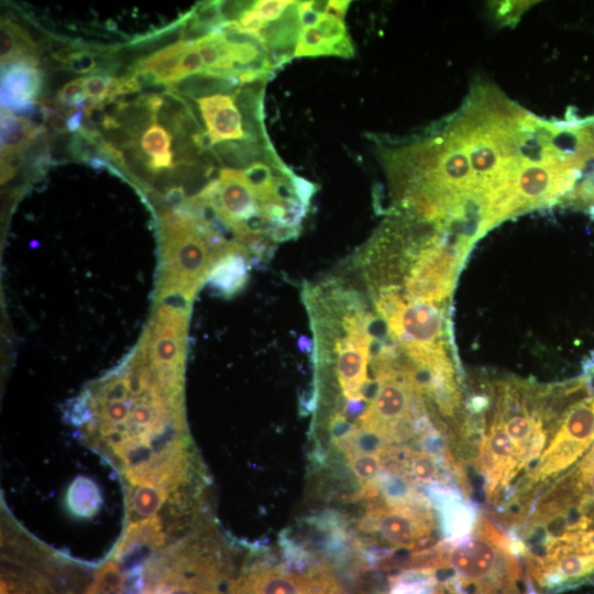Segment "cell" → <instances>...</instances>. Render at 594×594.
Listing matches in <instances>:
<instances>
[{"instance_id": "obj_1", "label": "cell", "mask_w": 594, "mask_h": 594, "mask_svg": "<svg viewBox=\"0 0 594 594\" xmlns=\"http://www.w3.org/2000/svg\"><path fill=\"white\" fill-rule=\"evenodd\" d=\"M142 570V594H224L228 565L217 554L189 544L162 549Z\"/></svg>"}, {"instance_id": "obj_2", "label": "cell", "mask_w": 594, "mask_h": 594, "mask_svg": "<svg viewBox=\"0 0 594 594\" xmlns=\"http://www.w3.org/2000/svg\"><path fill=\"white\" fill-rule=\"evenodd\" d=\"M355 527L365 540L393 550H414L433 540L436 521L426 501H365Z\"/></svg>"}, {"instance_id": "obj_3", "label": "cell", "mask_w": 594, "mask_h": 594, "mask_svg": "<svg viewBox=\"0 0 594 594\" xmlns=\"http://www.w3.org/2000/svg\"><path fill=\"white\" fill-rule=\"evenodd\" d=\"M594 442V396L587 397L564 415L560 426L543 450L531 474L521 485V493L560 474Z\"/></svg>"}, {"instance_id": "obj_4", "label": "cell", "mask_w": 594, "mask_h": 594, "mask_svg": "<svg viewBox=\"0 0 594 594\" xmlns=\"http://www.w3.org/2000/svg\"><path fill=\"white\" fill-rule=\"evenodd\" d=\"M229 594H342V590L323 564L299 572L279 565L255 564L230 582Z\"/></svg>"}, {"instance_id": "obj_5", "label": "cell", "mask_w": 594, "mask_h": 594, "mask_svg": "<svg viewBox=\"0 0 594 594\" xmlns=\"http://www.w3.org/2000/svg\"><path fill=\"white\" fill-rule=\"evenodd\" d=\"M354 56V47L343 20L320 13L314 24L301 28L296 57Z\"/></svg>"}, {"instance_id": "obj_6", "label": "cell", "mask_w": 594, "mask_h": 594, "mask_svg": "<svg viewBox=\"0 0 594 594\" xmlns=\"http://www.w3.org/2000/svg\"><path fill=\"white\" fill-rule=\"evenodd\" d=\"M431 497L439 512L440 527L447 544H458L469 539L476 527L474 506L457 491L446 486L430 487Z\"/></svg>"}, {"instance_id": "obj_7", "label": "cell", "mask_w": 594, "mask_h": 594, "mask_svg": "<svg viewBox=\"0 0 594 594\" xmlns=\"http://www.w3.org/2000/svg\"><path fill=\"white\" fill-rule=\"evenodd\" d=\"M42 85L37 66L21 62L1 68V106L18 112L34 111Z\"/></svg>"}, {"instance_id": "obj_8", "label": "cell", "mask_w": 594, "mask_h": 594, "mask_svg": "<svg viewBox=\"0 0 594 594\" xmlns=\"http://www.w3.org/2000/svg\"><path fill=\"white\" fill-rule=\"evenodd\" d=\"M44 132L43 127L25 117H19L1 106V158L21 155L32 141Z\"/></svg>"}, {"instance_id": "obj_9", "label": "cell", "mask_w": 594, "mask_h": 594, "mask_svg": "<svg viewBox=\"0 0 594 594\" xmlns=\"http://www.w3.org/2000/svg\"><path fill=\"white\" fill-rule=\"evenodd\" d=\"M40 64V54L30 34L13 22L1 23V68L14 63Z\"/></svg>"}, {"instance_id": "obj_10", "label": "cell", "mask_w": 594, "mask_h": 594, "mask_svg": "<svg viewBox=\"0 0 594 594\" xmlns=\"http://www.w3.org/2000/svg\"><path fill=\"white\" fill-rule=\"evenodd\" d=\"M193 42L179 40L152 55L142 58L133 66V72L153 75L161 84L168 87L172 75Z\"/></svg>"}, {"instance_id": "obj_11", "label": "cell", "mask_w": 594, "mask_h": 594, "mask_svg": "<svg viewBox=\"0 0 594 594\" xmlns=\"http://www.w3.org/2000/svg\"><path fill=\"white\" fill-rule=\"evenodd\" d=\"M241 253V250H234L221 255L211 272V286L224 295L234 294L246 280L248 265Z\"/></svg>"}, {"instance_id": "obj_12", "label": "cell", "mask_w": 594, "mask_h": 594, "mask_svg": "<svg viewBox=\"0 0 594 594\" xmlns=\"http://www.w3.org/2000/svg\"><path fill=\"white\" fill-rule=\"evenodd\" d=\"M170 135L155 122L143 132L141 148L147 154L146 166L153 172L174 168Z\"/></svg>"}, {"instance_id": "obj_13", "label": "cell", "mask_w": 594, "mask_h": 594, "mask_svg": "<svg viewBox=\"0 0 594 594\" xmlns=\"http://www.w3.org/2000/svg\"><path fill=\"white\" fill-rule=\"evenodd\" d=\"M67 503L74 514L91 516L100 505L98 488L91 481L78 477L68 490Z\"/></svg>"}, {"instance_id": "obj_14", "label": "cell", "mask_w": 594, "mask_h": 594, "mask_svg": "<svg viewBox=\"0 0 594 594\" xmlns=\"http://www.w3.org/2000/svg\"><path fill=\"white\" fill-rule=\"evenodd\" d=\"M343 453L351 472L356 476L358 483L362 486L361 490L374 483L384 469L381 452L346 451Z\"/></svg>"}, {"instance_id": "obj_15", "label": "cell", "mask_w": 594, "mask_h": 594, "mask_svg": "<svg viewBox=\"0 0 594 594\" xmlns=\"http://www.w3.org/2000/svg\"><path fill=\"white\" fill-rule=\"evenodd\" d=\"M204 72V63L197 47L193 45L184 54L179 64L175 68L168 87H173L179 81L187 79L191 76L199 75Z\"/></svg>"}, {"instance_id": "obj_16", "label": "cell", "mask_w": 594, "mask_h": 594, "mask_svg": "<svg viewBox=\"0 0 594 594\" xmlns=\"http://www.w3.org/2000/svg\"><path fill=\"white\" fill-rule=\"evenodd\" d=\"M116 77L99 73L85 77V92L87 99L103 102L111 94Z\"/></svg>"}, {"instance_id": "obj_17", "label": "cell", "mask_w": 594, "mask_h": 594, "mask_svg": "<svg viewBox=\"0 0 594 594\" xmlns=\"http://www.w3.org/2000/svg\"><path fill=\"white\" fill-rule=\"evenodd\" d=\"M41 113L43 120L56 132L66 133L69 132L67 125V118H65L58 110L41 105Z\"/></svg>"}, {"instance_id": "obj_18", "label": "cell", "mask_w": 594, "mask_h": 594, "mask_svg": "<svg viewBox=\"0 0 594 594\" xmlns=\"http://www.w3.org/2000/svg\"><path fill=\"white\" fill-rule=\"evenodd\" d=\"M85 594H122L113 585L94 578L92 583L87 588Z\"/></svg>"}, {"instance_id": "obj_19", "label": "cell", "mask_w": 594, "mask_h": 594, "mask_svg": "<svg viewBox=\"0 0 594 594\" xmlns=\"http://www.w3.org/2000/svg\"><path fill=\"white\" fill-rule=\"evenodd\" d=\"M528 594H537V593H536V592L534 591V588H532V586H531V585L529 586V591H528Z\"/></svg>"}]
</instances>
